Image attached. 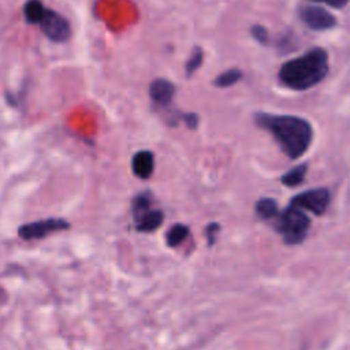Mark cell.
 I'll return each mask as SVG.
<instances>
[{
    "label": "cell",
    "mask_w": 350,
    "mask_h": 350,
    "mask_svg": "<svg viewBox=\"0 0 350 350\" xmlns=\"http://www.w3.org/2000/svg\"><path fill=\"white\" fill-rule=\"evenodd\" d=\"M254 122L275 138L283 153L291 160L304 156L313 141L312 124L299 116L257 112Z\"/></svg>",
    "instance_id": "1"
},
{
    "label": "cell",
    "mask_w": 350,
    "mask_h": 350,
    "mask_svg": "<svg viewBox=\"0 0 350 350\" xmlns=\"http://www.w3.org/2000/svg\"><path fill=\"white\" fill-rule=\"evenodd\" d=\"M329 71L328 53L314 46L304 55L284 62L279 70V82L293 90H308L320 83Z\"/></svg>",
    "instance_id": "2"
},
{
    "label": "cell",
    "mask_w": 350,
    "mask_h": 350,
    "mask_svg": "<svg viewBox=\"0 0 350 350\" xmlns=\"http://www.w3.org/2000/svg\"><path fill=\"white\" fill-rule=\"evenodd\" d=\"M310 227V219L301 208L288 205L276 220V230L287 245H299L305 241Z\"/></svg>",
    "instance_id": "3"
},
{
    "label": "cell",
    "mask_w": 350,
    "mask_h": 350,
    "mask_svg": "<svg viewBox=\"0 0 350 350\" xmlns=\"http://www.w3.org/2000/svg\"><path fill=\"white\" fill-rule=\"evenodd\" d=\"M70 228V223L62 217H48L31 223H25L18 228V237L25 241L42 239L53 232Z\"/></svg>",
    "instance_id": "4"
},
{
    "label": "cell",
    "mask_w": 350,
    "mask_h": 350,
    "mask_svg": "<svg viewBox=\"0 0 350 350\" xmlns=\"http://www.w3.org/2000/svg\"><path fill=\"white\" fill-rule=\"evenodd\" d=\"M329 200H331V194H329L328 189L316 187V189H309L306 191H302V193L294 196L291 198L290 204L320 216L327 211V208L329 205Z\"/></svg>",
    "instance_id": "5"
},
{
    "label": "cell",
    "mask_w": 350,
    "mask_h": 350,
    "mask_svg": "<svg viewBox=\"0 0 350 350\" xmlns=\"http://www.w3.org/2000/svg\"><path fill=\"white\" fill-rule=\"evenodd\" d=\"M41 31L53 42H66L71 36L68 21L53 10H46L40 22Z\"/></svg>",
    "instance_id": "6"
},
{
    "label": "cell",
    "mask_w": 350,
    "mask_h": 350,
    "mask_svg": "<svg viewBox=\"0 0 350 350\" xmlns=\"http://www.w3.org/2000/svg\"><path fill=\"white\" fill-rule=\"evenodd\" d=\"M298 16L304 22V25L312 30L321 31V30H329L336 26V18L331 12L320 7H312V5L299 7Z\"/></svg>",
    "instance_id": "7"
},
{
    "label": "cell",
    "mask_w": 350,
    "mask_h": 350,
    "mask_svg": "<svg viewBox=\"0 0 350 350\" xmlns=\"http://www.w3.org/2000/svg\"><path fill=\"white\" fill-rule=\"evenodd\" d=\"M175 85L164 78H157L149 85V97L159 107H168L175 96Z\"/></svg>",
    "instance_id": "8"
},
{
    "label": "cell",
    "mask_w": 350,
    "mask_h": 350,
    "mask_svg": "<svg viewBox=\"0 0 350 350\" xmlns=\"http://www.w3.org/2000/svg\"><path fill=\"white\" fill-rule=\"evenodd\" d=\"M131 171L139 179H149L154 171V154L148 149L135 152L131 159Z\"/></svg>",
    "instance_id": "9"
},
{
    "label": "cell",
    "mask_w": 350,
    "mask_h": 350,
    "mask_svg": "<svg viewBox=\"0 0 350 350\" xmlns=\"http://www.w3.org/2000/svg\"><path fill=\"white\" fill-rule=\"evenodd\" d=\"M164 221V213L161 209L152 208L145 212L142 216L134 220L135 228L139 232H153L156 231Z\"/></svg>",
    "instance_id": "10"
},
{
    "label": "cell",
    "mask_w": 350,
    "mask_h": 350,
    "mask_svg": "<svg viewBox=\"0 0 350 350\" xmlns=\"http://www.w3.org/2000/svg\"><path fill=\"white\" fill-rule=\"evenodd\" d=\"M46 8L41 0H27L23 5V16L30 25H40Z\"/></svg>",
    "instance_id": "11"
},
{
    "label": "cell",
    "mask_w": 350,
    "mask_h": 350,
    "mask_svg": "<svg viewBox=\"0 0 350 350\" xmlns=\"http://www.w3.org/2000/svg\"><path fill=\"white\" fill-rule=\"evenodd\" d=\"M190 234V228L186 224L175 223L165 234V242L170 247H176L183 243Z\"/></svg>",
    "instance_id": "12"
},
{
    "label": "cell",
    "mask_w": 350,
    "mask_h": 350,
    "mask_svg": "<svg viewBox=\"0 0 350 350\" xmlns=\"http://www.w3.org/2000/svg\"><path fill=\"white\" fill-rule=\"evenodd\" d=\"M254 211H256V215L260 219L269 220V219L278 216V202L273 198H269V197L260 198L256 202Z\"/></svg>",
    "instance_id": "13"
},
{
    "label": "cell",
    "mask_w": 350,
    "mask_h": 350,
    "mask_svg": "<svg viewBox=\"0 0 350 350\" xmlns=\"http://www.w3.org/2000/svg\"><path fill=\"white\" fill-rule=\"evenodd\" d=\"M308 172V164H299V165H295L294 168H291L288 172H286L280 180L284 186L287 187H295L298 185H301L305 179V175Z\"/></svg>",
    "instance_id": "14"
},
{
    "label": "cell",
    "mask_w": 350,
    "mask_h": 350,
    "mask_svg": "<svg viewBox=\"0 0 350 350\" xmlns=\"http://www.w3.org/2000/svg\"><path fill=\"white\" fill-rule=\"evenodd\" d=\"M242 71L239 68H228L223 72H220L215 81L213 85L217 88H230L232 85H235L237 82H239L242 79Z\"/></svg>",
    "instance_id": "15"
},
{
    "label": "cell",
    "mask_w": 350,
    "mask_h": 350,
    "mask_svg": "<svg viewBox=\"0 0 350 350\" xmlns=\"http://www.w3.org/2000/svg\"><path fill=\"white\" fill-rule=\"evenodd\" d=\"M149 209H152V198L149 193H141L137 194L131 202V213H133V219H138L139 216H142L145 212H148Z\"/></svg>",
    "instance_id": "16"
},
{
    "label": "cell",
    "mask_w": 350,
    "mask_h": 350,
    "mask_svg": "<svg viewBox=\"0 0 350 350\" xmlns=\"http://www.w3.org/2000/svg\"><path fill=\"white\" fill-rule=\"evenodd\" d=\"M202 62H204V51L200 46H194L185 64L186 75L191 77L201 67Z\"/></svg>",
    "instance_id": "17"
},
{
    "label": "cell",
    "mask_w": 350,
    "mask_h": 350,
    "mask_svg": "<svg viewBox=\"0 0 350 350\" xmlns=\"http://www.w3.org/2000/svg\"><path fill=\"white\" fill-rule=\"evenodd\" d=\"M250 34H252V37H253L257 42H260V44H262V45H267V44L269 42L268 30H267L264 26H261V25H253V26L250 27Z\"/></svg>",
    "instance_id": "18"
},
{
    "label": "cell",
    "mask_w": 350,
    "mask_h": 350,
    "mask_svg": "<svg viewBox=\"0 0 350 350\" xmlns=\"http://www.w3.org/2000/svg\"><path fill=\"white\" fill-rule=\"evenodd\" d=\"M220 231V226L217 223H209L205 228V235H206V239H208V243L209 245H213L215 243V239H216V235L217 232Z\"/></svg>",
    "instance_id": "19"
},
{
    "label": "cell",
    "mask_w": 350,
    "mask_h": 350,
    "mask_svg": "<svg viewBox=\"0 0 350 350\" xmlns=\"http://www.w3.org/2000/svg\"><path fill=\"white\" fill-rule=\"evenodd\" d=\"M182 120L185 122V124L189 129H196L198 126V115L193 113V112H187L182 115Z\"/></svg>",
    "instance_id": "20"
},
{
    "label": "cell",
    "mask_w": 350,
    "mask_h": 350,
    "mask_svg": "<svg viewBox=\"0 0 350 350\" xmlns=\"http://www.w3.org/2000/svg\"><path fill=\"white\" fill-rule=\"evenodd\" d=\"M308 1H314V3H323V4H327L332 8H343L347 5V3L350 0H308Z\"/></svg>",
    "instance_id": "21"
}]
</instances>
